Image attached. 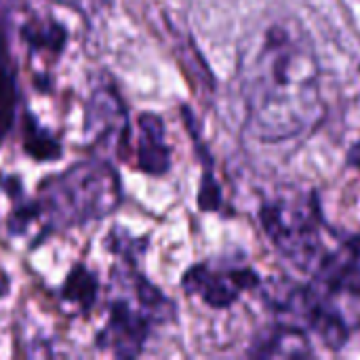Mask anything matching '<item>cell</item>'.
Instances as JSON below:
<instances>
[{"instance_id":"3957f363","label":"cell","mask_w":360,"mask_h":360,"mask_svg":"<svg viewBox=\"0 0 360 360\" xmlns=\"http://www.w3.org/2000/svg\"><path fill=\"white\" fill-rule=\"evenodd\" d=\"M122 200L116 169L105 158H84L42 181L34 200L44 230L84 226L112 215Z\"/></svg>"},{"instance_id":"5bb4252c","label":"cell","mask_w":360,"mask_h":360,"mask_svg":"<svg viewBox=\"0 0 360 360\" xmlns=\"http://www.w3.org/2000/svg\"><path fill=\"white\" fill-rule=\"evenodd\" d=\"M53 2H59V4H63V6H70V8L78 11L80 15L91 17V15L101 13L105 6H110L112 0H53Z\"/></svg>"},{"instance_id":"9c48e42d","label":"cell","mask_w":360,"mask_h":360,"mask_svg":"<svg viewBox=\"0 0 360 360\" xmlns=\"http://www.w3.org/2000/svg\"><path fill=\"white\" fill-rule=\"evenodd\" d=\"M17 78L15 68L11 63L8 51H0V139L6 135L15 120V108H17Z\"/></svg>"},{"instance_id":"6da1fadb","label":"cell","mask_w":360,"mask_h":360,"mask_svg":"<svg viewBox=\"0 0 360 360\" xmlns=\"http://www.w3.org/2000/svg\"><path fill=\"white\" fill-rule=\"evenodd\" d=\"M247 129L276 143L310 133L325 116L321 68L312 42L295 23H274L243 68Z\"/></svg>"},{"instance_id":"4fadbf2b","label":"cell","mask_w":360,"mask_h":360,"mask_svg":"<svg viewBox=\"0 0 360 360\" xmlns=\"http://www.w3.org/2000/svg\"><path fill=\"white\" fill-rule=\"evenodd\" d=\"M25 0H0V46H8L15 25L21 21Z\"/></svg>"},{"instance_id":"52a82bcc","label":"cell","mask_w":360,"mask_h":360,"mask_svg":"<svg viewBox=\"0 0 360 360\" xmlns=\"http://www.w3.org/2000/svg\"><path fill=\"white\" fill-rule=\"evenodd\" d=\"M84 133L91 148L105 152H118L124 148L129 133V116L122 99L112 89H97L84 114Z\"/></svg>"},{"instance_id":"277c9868","label":"cell","mask_w":360,"mask_h":360,"mask_svg":"<svg viewBox=\"0 0 360 360\" xmlns=\"http://www.w3.org/2000/svg\"><path fill=\"white\" fill-rule=\"evenodd\" d=\"M259 219L278 253L300 270L314 272L327 255L323 247V215L314 192L283 188L262 205Z\"/></svg>"},{"instance_id":"ba28073f","label":"cell","mask_w":360,"mask_h":360,"mask_svg":"<svg viewBox=\"0 0 360 360\" xmlns=\"http://www.w3.org/2000/svg\"><path fill=\"white\" fill-rule=\"evenodd\" d=\"M137 167L148 175H165L171 169V148L165 141V124L156 114H141L137 120Z\"/></svg>"},{"instance_id":"7a4b0ae2","label":"cell","mask_w":360,"mask_h":360,"mask_svg":"<svg viewBox=\"0 0 360 360\" xmlns=\"http://www.w3.org/2000/svg\"><path fill=\"white\" fill-rule=\"evenodd\" d=\"M302 316L308 333L327 348H342L360 331V236L327 253L302 287Z\"/></svg>"},{"instance_id":"7c38bea8","label":"cell","mask_w":360,"mask_h":360,"mask_svg":"<svg viewBox=\"0 0 360 360\" xmlns=\"http://www.w3.org/2000/svg\"><path fill=\"white\" fill-rule=\"evenodd\" d=\"M23 38L32 46V51H44V53H59L65 42V30L57 25L55 21H30L23 27Z\"/></svg>"},{"instance_id":"9a60e30c","label":"cell","mask_w":360,"mask_h":360,"mask_svg":"<svg viewBox=\"0 0 360 360\" xmlns=\"http://www.w3.org/2000/svg\"><path fill=\"white\" fill-rule=\"evenodd\" d=\"M350 160L356 165V167H360V141L352 148V152H350Z\"/></svg>"},{"instance_id":"8992f818","label":"cell","mask_w":360,"mask_h":360,"mask_svg":"<svg viewBox=\"0 0 360 360\" xmlns=\"http://www.w3.org/2000/svg\"><path fill=\"white\" fill-rule=\"evenodd\" d=\"M184 289L190 295H198L211 308H230L245 291L259 287L255 270L245 266H215L198 264L184 274Z\"/></svg>"},{"instance_id":"5b68a950","label":"cell","mask_w":360,"mask_h":360,"mask_svg":"<svg viewBox=\"0 0 360 360\" xmlns=\"http://www.w3.org/2000/svg\"><path fill=\"white\" fill-rule=\"evenodd\" d=\"M131 297L118 295L110 304V316L97 335V346L118 359H135L143 352L152 325L173 314V304L137 272L127 274Z\"/></svg>"},{"instance_id":"8fae6325","label":"cell","mask_w":360,"mask_h":360,"mask_svg":"<svg viewBox=\"0 0 360 360\" xmlns=\"http://www.w3.org/2000/svg\"><path fill=\"white\" fill-rule=\"evenodd\" d=\"M23 146L25 152L36 158V160H55L61 154V148L57 143V139L44 131L36 118L25 116V129H23Z\"/></svg>"},{"instance_id":"30bf717a","label":"cell","mask_w":360,"mask_h":360,"mask_svg":"<svg viewBox=\"0 0 360 360\" xmlns=\"http://www.w3.org/2000/svg\"><path fill=\"white\" fill-rule=\"evenodd\" d=\"M61 297L68 304L78 306L82 312L91 310V306L97 300V281H95V276L84 266H76L70 272V276H68V281L63 285Z\"/></svg>"}]
</instances>
